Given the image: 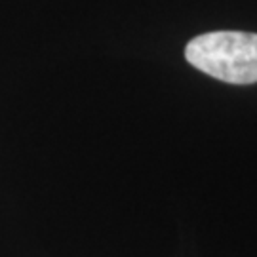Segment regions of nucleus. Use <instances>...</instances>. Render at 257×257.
<instances>
[{"label": "nucleus", "instance_id": "obj_1", "mask_svg": "<svg viewBox=\"0 0 257 257\" xmlns=\"http://www.w3.org/2000/svg\"><path fill=\"white\" fill-rule=\"evenodd\" d=\"M185 59L215 80L234 86L257 82V35L213 31L194 37L185 46Z\"/></svg>", "mask_w": 257, "mask_h": 257}]
</instances>
